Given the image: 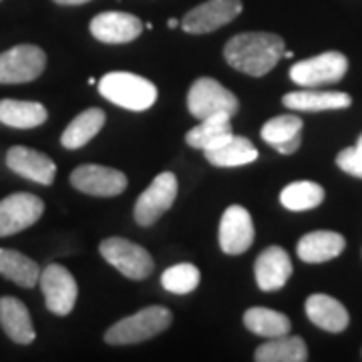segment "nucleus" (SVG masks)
<instances>
[{"label":"nucleus","mask_w":362,"mask_h":362,"mask_svg":"<svg viewBox=\"0 0 362 362\" xmlns=\"http://www.w3.org/2000/svg\"><path fill=\"white\" fill-rule=\"evenodd\" d=\"M99 252L113 268L129 280H145L153 272L151 254L139 244L125 238H107L101 242Z\"/></svg>","instance_id":"20e7f679"},{"label":"nucleus","mask_w":362,"mask_h":362,"mask_svg":"<svg viewBox=\"0 0 362 362\" xmlns=\"http://www.w3.org/2000/svg\"><path fill=\"white\" fill-rule=\"evenodd\" d=\"M280 202L290 211L314 209L324 202V189L322 185H318L314 181H294L282 189Z\"/></svg>","instance_id":"cd10ccee"},{"label":"nucleus","mask_w":362,"mask_h":362,"mask_svg":"<svg viewBox=\"0 0 362 362\" xmlns=\"http://www.w3.org/2000/svg\"><path fill=\"white\" fill-rule=\"evenodd\" d=\"M168 26L169 28H175V26H180V21L177 18H171V21H168Z\"/></svg>","instance_id":"72a5a7b5"},{"label":"nucleus","mask_w":362,"mask_h":362,"mask_svg":"<svg viewBox=\"0 0 362 362\" xmlns=\"http://www.w3.org/2000/svg\"><path fill=\"white\" fill-rule=\"evenodd\" d=\"M47 54L37 45H16L0 52V85L30 83L42 75Z\"/></svg>","instance_id":"0eeeda50"},{"label":"nucleus","mask_w":362,"mask_h":362,"mask_svg":"<svg viewBox=\"0 0 362 362\" xmlns=\"http://www.w3.org/2000/svg\"><path fill=\"white\" fill-rule=\"evenodd\" d=\"M254 221L246 207L230 206L220 221V246L230 256H240L254 244Z\"/></svg>","instance_id":"ddd939ff"},{"label":"nucleus","mask_w":362,"mask_h":362,"mask_svg":"<svg viewBox=\"0 0 362 362\" xmlns=\"http://www.w3.org/2000/svg\"><path fill=\"white\" fill-rule=\"evenodd\" d=\"M346 246L344 235H340L338 232H310L306 233L304 238H300L298 242L296 252L298 258L306 264H322L328 259L338 258Z\"/></svg>","instance_id":"a211bd4d"},{"label":"nucleus","mask_w":362,"mask_h":362,"mask_svg":"<svg viewBox=\"0 0 362 362\" xmlns=\"http://www.w3.org/2000/svg\"><path fill=\"white\" fill-rule=\"evenodd\" d=\"M300 143H302V135H296L294 139H290V141L278 145V147H276V151H278V153H282V156H292V153H296L298 151Z\"/></svg>","instance_id":"2f4dec72"},{"label":"nucleus","mask_w":362,"mask_h":362,"mask_svg":"<svg viewBox=\"0 0 362 362\" xmlns=\"http://www.w3.org/2000/svg\"><path fill=\"white\" fill-rule=\"evenodd\" d=\"M232 115L230 113H218V115L206 117L199 121V125H195L194 129L185 135V141L194 149H214L228 137H232Z\"/></svg>","instance_id":"412c9836"},{"label":"nucleus","mask_w":362,"mask_h":362,"mask_svg":"<svg viewBox=\"0 0 362 362\" xmlns=\"http://www.w3.org/2000/svg\"><path fill=\"white\" fill-rule=\"evenodd\" d=\"M6 165L16 175L40 183V185H51L57 175V165L51 157L25 145H14L8 149Z\"/></svg>","instance_id":"2eb2a0df"},{"label":"nucleus","mask_w":362,"mask_h":362,"mask_svg":"<svg viewBox=\"0 0 362 362\" xmlns=\"http://www.w3.org/2000/svg\"><path fill=\"white\" fill-rule=\"evenodd\" d=\"M306 316L314 326L322 328L326 332L338 334L346 330L350 322L349 310L338 302L337 298L326 294H312L306 300Z\"/></svg>","instance_id":"6ab92c4d"},{"label":"nucleus","mask_w":362,"mask_h":362,"mask_svg":"<svg viewBox=\"0 0 362 362\" xmlns=\"http://www.w3.org/2000/svg\"><path fill=\"white\" fill-rule=\"evenodd\" d=\"M187 109L195 119L218 115V113H230L235 115L240 103L232 90H228L220 81L211 77H202L192 85L187 93Z\"/></svg>","instance_id":"39448f33"},{"label":"nucleus","mask_w":362,"mask_h":362,"mask_svg":"<svg viewBox=\"0 0 362 362\" xmlns=\"http://www.w3.org/2000/svg\"><path fill=\"white\" fill-rule=\"evenodd\" d=\"M0 276L23 288H33L39 282L40 270L37 262H33L25 254L0 247Z\"/></svg>","instance_id":"a878e982"},{"label":"nucleus","mask_w":362,"mask_h":362,"mask_svg":"<svg viewBox=\"0 0 362 362\" xmlns=\"http://www.w3.org/2000/svg\"><path fill=\"white\" fill-rule=\"evenodd\" d=\"M0 326L4 334L16 344H30L37 337L30 312L14 296L0 298Z\"/></svg>","instance_id":"f3484780"},{"label":"nucleus","mask_w":362,"mask_h":362,"mask_svg":"<svg viewBox=\"0 0 362 362\" xmlns=\"http://www.w3.org/2000/svg\"><path fill=\"white\" fill-rule=\"evenodd\" d=\"M346 71H349V59L342 52L328 51L292 65L290 78L300 87L314 89V87L338 83L346 75Z\"/></svg>","instance_id":"423d86ee"},{"label":"nucleus","mask_w":362,"mask_h":362,"mask_svg":"<svg viewBox=\"0 0 362 362\" xmlns=\"http://www.w3.org/2000/svg\"><path fill=\"white\" fill-rule=\"evenodd\" d=\"M337 165L344 173L354 175L362 180V147L361 145H354V147H346L342 149L337 157Z\"/></svg>","instance_id":"7c9ffc66"},{"label":"nucleus","mask_w":362,"mask_h":362,"mask_svg":"<svg viewBox=\"0 0 362 362\" xmlns=\"http://www.w3.org/2000/svg\"><path fill=\"white\" fill-rule=\"evenodd\" d=\"M204 153H206L207 161L218 168H240V165H247L258 159L256 145L240 135L228 137L221 145L207 149Z\"/></svg>","instance_id":"4be33fe9"},{"label":"nucleus","mask_w":362,"mask_h":362,"mask_svg":"<svg viewBox=\"0 0 362 362\" xmlns=\"http://www.w3.org/2000/svg\"><path fill=\"white\" fill-rule=\"evenodd\" d=\"M143 33V23L129 13H101L90 21V35L107 45H127Z\"/></svg>","instance_id":"4468645a"},{"label":"nucleus","mask_w":362,"mask_h":362,"mask_svg":"<svg viewBox=\"0 0 362 362\" xmlns=\"http://www.w3.org/2000/svg\"><path fill=\"white\" fill-rule=\"evenodd\" d=\"M47 107L37 101H0V123L13 129H35L47 121Z\"/></svg>","instance_id":"5701e85b"},{"label":"nucleus","mask_w":362,"mask_h":362,"mask_svg":"<svg viewBox=\"0 0 362 362\" xmlns=\"http://www.w3.org/2000/svg\"><path fill=\"white\" fill-rule=\"evenodd\" d=\"M254 358L258 362H304L308 361V349L300 337L284 334L259 344Z\"/></svg>","instance_id":"393cba45"},{"label":"nucleus","mask_w":362,"mask_h":362,"mask_svg":"<svg viewBox=\"0 0 362 362\" xmlns=\"http://www.w3.org/2000/svg\"><path fill=\"white\" fill-rule=\"evenodd\" d=\"M105 121H107L105 111L103 109H97V107L78 113V115L66 125V129L63 131V135H61V145L66 147V149H81L83 145H87L99 131L103 129Z\"/></svg>","instance_id":"b1692460"},{"label":"nucleus","mask_w":362,"mask_h":362,"mask_svg":"<svg viewBox=\"0 0 362 362\" xmlns=\"http://www.w3.org/2000/svg\"><path fill=\"white\" fill-rule=\"evenodd\" d=\"M57 4H63V6H77V4H85L89 0H54Z\"/></svg>","instance_id":"473e14b6"},{"label":"nucleus","mask_w":362,"mask_h":362,"mask_svg":"<svg viewBox=\"0 0 362 362\" xmlns=\"http://www.w3.org/2000/svg\"><path fill=\"white\" fill-rule=\"evenodd\" d=\"M40 290L45 294L47 308L57 316H66L77 302V282L73 274L61 264H49L40 272Z\"/></svg>","instance_id":"1a4fd4ad"},{"label":"nucleus","mask_w":362,"mask_h":362,"mask_svg":"<svg viewBox=\"0 0 362 362\" xmlns=\"http://www.w3.org/2000/svg\"><path fill=\"white\" fill-rule=\"evenodd\" d=\"M177 197V177L171 171L159 173L135 202L133 216L139 226H153Z\"/></svg>","instance_id":"6e6552de"},{"label":"nucleus","mask_w":362,"mask_h":362,"mask_svg":"<svg viewBox=\"0 0 362 362\" xmlns=\"http://www.w3.org/2000/svg\"><path fill=\"white\" fill-rule=\"evenodd\" d=\"M99 93L107 101L129 111H145L157 101V87L135 73L115 71L99 81Z\"/></svg>","instance_id":"f03ea898"},{"label":"nucleus","mask_w":362,"mask_h":362,"mask_svg":"<svg viewBox=\"0 0 362 362\" xmlns=\"http://www.w3.org/2000/svg\"><path fill=\"white\" fill-rule=\"evenodd\" d=\"M296 135H302V119L292 113L274 117L262 127V139L270 143L274 149L282 143L294 139Z\"/></svg>","instance_id":"c756f323"},{"label":"nucleus","mask_w":362,"mask_h":362,"mask_svg":"<svg viewBox=\"0 0 362 362\" xmlns=\"http://www.w3.org/2000/svg\"><path fill=\"white\" fill-rule=\"evenodd\" d=\"M282 103L292 111H337V109H346L352 105V99L346 93L340 90H294L288 93Z\"/></svg>","instance_id":"aec40b11"},{"label":"nucleus","mask_w":362,"mask_h":362,"mask_svg":"<svg viewBox=\"0 0 362 362\" xmlns=\"http://www.w3.org/2000/svg\"><path fill=\"white\" fill-rule=\"evenodd\" d=\"M173 320L171 312L165 306H147L133 316L115 322L105 332V342L113 346H125V344H137L149 338L165 332Z\"/></svg>","instance_id":"7ed1b4c3"},{"label":"nucleus","mask_w":362,"mask_h":362,"mask_svg":"<svg viewBox=\"0 0 362 362\" xmlns=\"http://www.w3.org/2000/svg\"><path fill=\"white\" fill-rule=\"evenodd\" d=\"M71 185L95 197H115L127 189V175L105 165H81L71 173Z\"/></svg>","instance_id":"f8f14e48"},{"label":"nucleus","mask_w":362,"mask_h":362,"mask_svg":"<svg viewBox=\"0 0 362 362\" xmlns=\"http://www.w3.org/2000/svg\"><path fill=\"white\" fill-rule=\"evenodd\" d=\"M356 145H361V147H362V135H361V137H358V143H356Z\"/></svg>","instance_id":"f704fd0d"},{"label":"nucleus","mask_w":362,"mask_h":362,"mask_svg":"<svg viewBox=\"0 0 362 362\" xmlns=\"http://www.w3.org/2000/svg\"><path fill=\"white\" fill-rule=\"evenodd\" d=\"M284 39L274 33H242L223 47L228 65L250 77H264L284 57Z\"/></svg>","instance_id":"f257e3e1"},{"label":"nucleus","mask_w":362,"mask_h":362,"mask_svg":"<svg viewBox=\"0 0 362 362\" xmlns=\"http://www.w3.org/2000/svg\"><path fill=\"white\" fill-rule=\"evenodd\" d=\"M45 214V202L35 194L8 195L0 202V238L14 235L35 226Z\"/></svg>","instance_id":"9d476101"},{"label":"nucleus","mask_w":362,"mask_h":362,"mask_svg":"<svg viewBox=\"0 0 362 362\" xmlns=\"http://www.w3.org/2000/svg\"><path fill=\"white\" fill-rule=\"evenodd\" d=\"M256 284L264 292H276L284 288L286 282L292 276V259L284 247L270 246L266 247L256 259Z\"/></svg>","instance_id":"dca6fc26"},{"label":"nucleus","mask_w":362,"mask_h":362,"mask_svg":"<svg viewBox=\"0 0 362 362\" xmlns=\"http://www.w3.org/2000/svg\"><path fill=\"white\" fill-rule=\"evenodd\" d=\"M244 324L250 332L258 334L264 338H276L290 334V318L282 314V312L270 310V308H262V306H254L244 314Z\"/></svg>","instance_id":"bb28decb"},{"label":"nucleus","mask_w":362,"mask_h":362,"mask_svg":"<svg viewBox=\"0 0 362 362\" xmlns=\"http://www.w3.org/2000/svg\"><path fill=\"white\" fill-rule=\"evenodd\" d=\"M202 274L194 264H175L161 276V284L171 294H189L199 286Z\"/></svg>","instance_id":"c85d7f7f"},{"label":"nucleus","mask_w":362,"mask_h":362,"mask_svg":"<svg viewBox=\"0 0 362 362\" xmlns=\"http://www.w3.org/2000/svg\"><path fill=\"white\" fill-rule=\"evenodd\" d=\"M242 13V0H207L183 16L181 26L189 35H206L230 25Z\"/></svg>","instance_id":"9b49d317"}]
</instances>
